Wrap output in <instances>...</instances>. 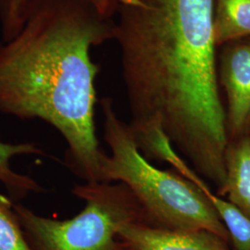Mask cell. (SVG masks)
<instances>
[{
  "label": "cell",
  "instance_id": "obj_1",
  "mask_svg": "<svg viewBox=\"0 0 250 250\" xmlns=\"http://www.w3.org/2000/svg\"><path fill=\"white\" fill-rule=\"evenodd\" d=\"M213 7V0H121L114 40L131 126H161L197 174L218 189L229 136Z\"/></svg>",
  "mask_w": 250,
  "mask_h": 250
},
{
  "label": "cell",
  "instance_id": "obj_2",
  "mask_svg": "<svg viewBox=\"0 0 250 250\" xmlns=\"http://www.w3.org/2000/svg\"><path fill=\"white\" fill-rule=\"evenodd\" d=\"M115 32V21L88 0H33L18 34L0 41V112L51 125L67 144L66 166L84 183H100L105 153L90 52Z\"/></svg>",
  "mask_w": 250,
  "mask_h": 250
},
{
  "label": "cell",
  "instance_id": "obj_3",
  "mask_svg": "<svg viewBox=\"0 0 250 250\" xmlns=\"http://www.w3.org/2000/svg\"><path fill=\"white\" fill-rule=\"evenodd\" d=\"M103 134L110 154L100 161V183H122L143 206L149 225L174 231L205 230L228 242L229 234L198 188L176 171L160 170L138 148L132 128L117 114L113 99H100Z\"/></svg>",
  "mask_w": 250,
  "mask_h": 250
},
{
  "label": "cell",
  "instance_id": "obj_4",
  "mask_svg": "<svg viewBox=\"0 0 250 250\" xmlns=\"http://www.w3.org/2000/svg\"><path fill=\"white\" fill-rule=\"evenodd\" d=\"M84 202L80 213L67 220L37 214L21 203L14 209L34 250H130L119 235L121 225H149L146 212L122 183H83L72 189Z\"/></svg>",
  "mask_w": 250,
  "mask_h": 250
},
{
  "label": "cell",
  "instance_id": "obj_5",
  "mask_svg": "<svg viewBox=\"0 0 250 250\" xmlns=\"http://www.w3.org/2000/svg\"><path fill=\"white\" fill-rule=\"evenodd\" d=\"M219 84L225 94L229 141L250 132V36L220 46Z\"/></svg>",
  "mask_w": 250,
  "mask_h": 250
},
{
  "label": "cell",
  "instance_id": "obj_6",
  "mask_svg": "<svg viewBox=\"0 0 250 250\" xmlns=\"http://www.w3.org/2000/svg\"><path fill=\"white\" fill-rule=\"evenodd\" d=\"M118 233L130 250H232L228 242L205 230L174 231L127 223Z\"/></svg>",
  "mask_w": 250,
  "mask_h": 250
},
{
  "label": "cell",
  "instance_id": "obj_7",
  "mask_svg": "<svg viewBox=\"0 0 250 250\" xmlns=\"http://www.w3.org/2000/svg\"><path fill=\"white\" fill-rule=\"evenodd\" d=\"M225 170L224 185L216 194L250 217V134L229 141Z\"/></svg>",
  "mask_w": 250,
  "mask_h": 250
},
{
  "label": "cell",
  "instance_id": "obj_8",
  "mask_svg": "<svg viewBox=\"0 0 250 250\" xmlns=\"http://www.w3.org/2000/svg\"><path fill=\"white\" fill-rule=\"evenodd\" d=\"M131 128L139 150L147 160L168 162L177 173L195 185L199 190L208 186L203 178L180 157L169 136L161 126L146 125L139 127L131 126Z\"/></svg>",
  "mask_w": 250,
  "mask_h": 250
},
{
  "label": "cell",
  "instance_id": "obj_9",
  "mask_svg": "<svg viewBox=\"0 0 250 250\" xmlns=\"http://www.w3.org/2000/svg\"><path fill=\"white\" fill-rule=\"evenodd\" d=\"M42 156L45 152L36 143H5L0 141V183L7 189L9 197L19 201L29 196L44 191V188L31 176L20 173L11 166L13 159L20 156Z\"/></svg>",
  "mask_w": 250,
  "mask_h": 250
},
{
  "label": "cell",
  "instance_id": "obj_10",
  "mask_svg": "<svg viewBox=\"0 0 250 250\" xmlns=\"http://www.w3.org/2000/svg\"><path fill=\"white\" fill-rule=\"evenodd\" d=\"M215 44L250 36V0H213Z\"/></svg>",
  "mask_w": 250,
  "mask_h": 250
},
{
  "label": "cell",
  "instance_id": "obj_11",
  "mask_svg": "<svg viewBox=\"0 0 250 250\" xmlns=\"http://www.w3.org/2000/svg\"><path fill=\"white\" fill-rule=\"evenodd\" d=\"M224 224L232 250H250V217L232 202L213 193L209 187L200 190Z\"/></svg>",
  "mask_w": 250,
  "mask_h": 250
},
{
  "label": "cell",
  "instance_id": "obj_12",
  "mask_svg": "<svg viewBox=\"0 0 250 250\" xmlns=\"http://www.w3.org/2000/svg\"><path fill=\"white\" fill-rule=\"evenodd\" d=\"M33 0H0V31L2 40L16 36L23 25L28 9ZM107 18L116 15L121 0H88Z\"/></svg>",
  "mask_w": 250,
  "mask_h": 250
},
{
  "label": "cell",
  "instance_id": "obj_13",
  "mask_svg": "<svg viewBox=\"0 0 250 250\" xmlns=\"http://www.w3.org/2000/svg\"><path fill=\"white\" fill-rule=\"evenodd\" d=\"M14 203L0 192V250H34L20 224Z\"/></svg>",
  "mask_w": 250,
  "mask_h": 250
},
{
  "label": "cell",
  "instance_id": "obj_14",
  "mask_svg": "<svg viewBox=\"0 0 250 250\" xmlns=\"http://www.w3.org/2000/svg\"></svg>",
  "mask_w": 250,
  "mask_h": 250
}]
</instances>
